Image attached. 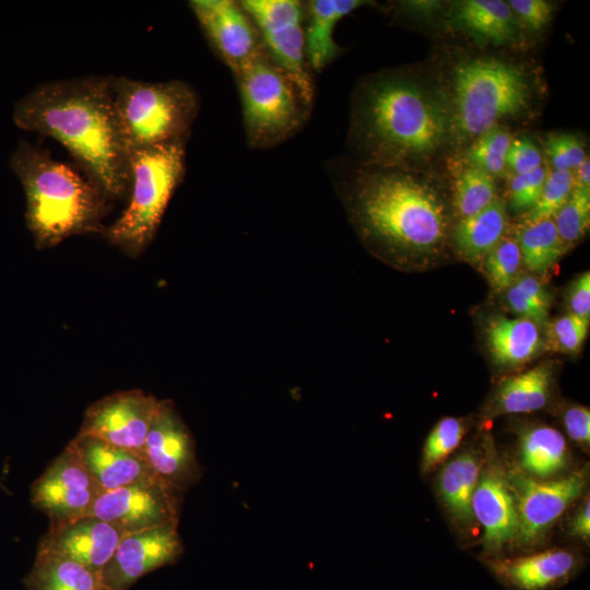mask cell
<instances>
[{"label": "cell", "mask_w": 590, "mask_h": 590, "mask_svg": "<svg viewBox=\"0 0 590 590\" xmlns=\"http://www.w3.org/2000/svg\"><path fill=\"white\" fill-rule=\"evenodd\" d=\"M507 212L504 201L495 199L481 212L460 219L452 238L459 255L477 263L506 236Z\"/></svg>", "instance_id": "d4e9b609"}, {"label": "cell", "mask_w": 590, "mask_h": 590, "mask_svg": "<svg viewBox=\"0 0 590 590\" xmlns=\"http://www.w3.org/2000/svg\"><path fill=\"white\" fill-rule=\"evenodd\" d=\"M349 204L364 238L390 253H436L446 239L448 214L438 190L406 167L365 165Z\"/></svg>", "instance_id": "3957f363"}, {"label": "cell", "mask_w": 590, "mask_h": 590, "mask_svg": "<svg viewBox=\"0 0 590 590\" xmlns=\"http://www.w3.org/2000/svg\"><path fill=\"white\" fill-rule=\"evenodd\" d=\"M506 165L515 172V175L528 174L542 166V154L528 138H518L511 140Z\"/></svg>", "instance_id": "60d3db41"}, {"label": "cell", "mask_w": 590, "mask_h": 590, "mask_svg": "<svg viewBox=\"0 0 590 590\" xmlns=\"http://www.w3.org/2000/svg\"><path fill=\"white\" fill-rule=\"evenodd\" d=\"M546 175L543 166L528 174L515 175L510 182L511 206L517 211L532 209L540 198Z\"/></svg>", "instance_id": "f35d334b"}, {"label": "cell", "mask_w": 590, "mask_h": 590, "mask_svg": "<svg viewBox=\"0 0 590 590\" xmlns=\"http://www.w3.org/2000/svg\"><path fill=\"white\" fill-rule=\"evenodd\" d=\"M182 552L178 526L125 535L99 574L102 590H128L150 571L176 562Z\"/></svg>", "instance_id": "9a60e30c"}, {"label": "cell", "mask_w": 590, "mask_h": 590, "mask_svg": "<svg viewBox=\"0 0 590 590\" xmlns=\"http://www.w3.org/2000/svg\"><path fill=\"white\" fill-rule=\"evenodd\" d=\"M186 141L130 151L129 200L121 215L104 227L106 239L138 257L153 240L165 210L186 169Z\"/></svg>", "instance_id": "8992f818"}, {"label": "cell", "mask_w": 590, "mask_h": 590, "mask_svg": "<svg viewBox=\"0 0 590 590\" xmlns=\"http://www.w3.org/2000/svg\"><path fill=\"white\" fill-rule=\"evenodd\" d=\"M511 137L505 129L495 127L475 139L467 156L471 165L489 175H502L506 168V157Z\"/></svg>", "instance_id": "836d02e7"}, {"label": "cell", "mask_w": 590, "mask_h": 590, "mask_svg": "<svg viewBox=\"0 0 590 590\" xmlns=\"http://www.w3.org/2000/svg\"><path fill=\"white\" fill-rule=\"evenodd\" d=\"M184 493L157 476L104 492L88 516L102 519L123 536L178 526Z\"/></svg>", "instance_id": "30bf717a"}, {"label": "cell", "mask_w": 590, "mask_h": 590, "mask_svg": "<svg viewBox=\"0 0 590 590\" xmlns=\"http://www.w3.org/2000/svg\"><path fill=\"white\" fill-rule=\"evenodd\" d=\"M507 3L516 20L531 31L543 30L554 12L553 3L545 0H510Z\"/></svg>", "instance_id": "ab89813d"}, {"label": "cell", "mask_w": 590, "mask_h": 590, "mask_svg": "<svg viewBox=\"0 0 590 590\" xmlns=\"http://www.w3.org/2000/svg\"><path fill=\"white\" fill-rule=\"evenodd\" d=\"M566 249L579 241L590 224V188L575 186L570 197L553 216Z\"/></svg>", "instance_id": "d6a6232c"}, {"label": "cell", "mask_w": 590, "mask_h": 590, "mask_svg": "<svg viewBox=\"0 0 590 590\" xmlns=\"http://www.w3.org/2000/svg\"><path fill=\"white\" fill-rule=\"evenodd\" d=\"M189 7L209 44L234 74L264 49L257 27L240 3L191 0Z\"/></svg>", "instance_id": "2e32d148"}, {"label": "cell", "mask_w": 590, "mask_h": 590, "mask_svg": "<svg viewBox=\"0 0 590 590\" xmlns=\"http://www.w3.org/2000/svg\"><path fill=\"white\" fill-rule=\"evenodd\" d=\"M116 115L129 151L186 141L199 111V97L182 81L148 82L113 76Z\"/></svg>", "instance_id": "52a82bcc"}, {"label": "cell", "mask_w": 590, "mask_h": 590, "mask_svg": "<svg viewBox=\"0 0 590 590\" xmlns=\"http://www.w3.org/2000/svg\"><path fill=\"white\" fill-rule=\"evenodd\" d=\"M68 446L104 492L156 476L143 455L101 438L76 434Z\"/></svg>", "instance_id": "d6986e66"}, {"label": "cell", "mask_w": 590, "mask_h": 590, "mask_svg": "<svg viewBox=\"0 0 590 590\" xmlns=\"http://www.w3.org/2000/svg\"><path fill=\"white\" fill-rule=\"evenodd\" d=\"M25 585L30 590H102L95 573L71 558L42 550H37Z\"/></svg>", "instance_id": "484cf974"}, {"label": "cell", "mask_w": 590, "mask_h": 590, "mask_svg": "<svg viewBox=\"0 0 590 590\" xmlns=\"http://www.w3.org/2000/svg\"><path fill=\"white\" fill-rule=\"evenodd\" d=\"M575 186L582 188H590V163L587 157L585 162L576 169V176L574 175Z\"/></svg>", "instance_id": "f6af8a7d"}, {"label": "cell", "mask_w": 590, "mask_h": 590, "mask_svg": "<svg viewBox=\"0 0 590 590\" xmlns=\"http://www.w3.org/2000/svg\"><path fill=\"white\" fill-rule=\"evenodd\" d=\"M158 403L155 397L139 389L114 392L88 405L78 434L143 455Z\"/></svg>", "instance_id": "4fadbf2b"}, {"label": "cell", "mask_w": 590, "mask_h": 590, "mask_svg": "<svg viewBox=\"0 0 590 590\" xmlns=\"http://www.w3.org/2000/svg\"><path fill=\"white\" fill-rule=\"evenodd\" d=\"M494 574L517 590H545L567 580L577 568L576 556L566 550H550L488 562Z\"/></svg>", "instance_id": "ffe728a7"}, {"label": "cell", "mask_w": 590, "mask_h": 590, "mask_svg": "<svg viewBox=\"0 0 590 590\" xmlns=\"http://www.w3.org/2000/svg\"><path fill=\"white\" fill-rule=\"evenodd\" d=\"M563 422L569 437L582 445L590 441V411L587 406L569 405L564 414Z\"/></svg>", "instance_id": "b9f144b4"}, {"label": "cell", "mask_w": 590, "mask_h": 590, "mask_svg": "<svg viewBox=\"0 0 590 590\" xmlns=\"http://www.w3.org/2000/svg\"><path fill=\"white\" fill-rule=\"evenodd\" d=\"M123 538L113 526L93 516L49 527L38 550L71 558L98 577Z\"/></svg>", "instance_id": "e0dca14e"}, {"label": "cell", "mask_w": 590, "mask_h": 590, "mask_svg": "<svg viewBox=\"0 0 590 590\" xmlns=\"http://www.w3.org/2000/svg\"><path fill=\"white\" fill-rule=\"evenodd\" d=\"M532 92L529 74L516 63L493 57L459 62L448 103L453 135L476 139L499 121L523 115Z\"/></svg>", "instance_id": "5b68a950"}, {"label": "cell", "mask_w": 590, "mask_h": 590, "mask_svg": "<svg viewBox=\"0 0 590 590\" xmlns=\"http://www.w3.org/2000/svg\"><path fill=\"white\" fill-rule=\"evenodd\" d=\"M239 3L257 27L268 56L311 103L315 88L305 50L304 5L296 0H244Z\"/></svg>", "instance_id": "9c48e42d"}, {"label": "cell", "mask_w": 590, "mask_h": 590, "mask_svg": "<svg viewBox=\"0 0 590 590\" xmlns=\"http://www.w3.org/2000/svg\"><path fill=\"white\" fill-rule=\"evenodd\" d=\"M14 125L61 143L109 201L128 193L130 151L116 115L113 75L38 84L13 105Z\"/></svg>", "instance_id": "6da1fadb"}, {"label": "cell", "mask_w": 590, "mask_h": 590, "mask_svg": "<svg viewBox=\"0 0 590 590\" xmlns=\"http://www.w3.org/2000/svg\"><path fill=\"white\" fill-rule=\"evenodd\" d=\"M481 463L476 453L467 451L448 462L439 474V494L452 516L463 523L474 518L471 503Z\"/></svg>", "instance_id": "83f0119b"}, {"label": "cell", "mask_w": 590, "mask_h": 590, "mask_svg": "<svg viewBox=\"0 0 590 590\" xmlns=\"http://www.w3.org/2000/svg\"><path fill=\"white\" fill-rule=\"evenodd\" d=\"M568 308L570 314L590 319V272L578 275L568 290Z\"/></svg>", "instance_id": "7bdbcfd3"}, {"label": "cell", "mask_w": 590, "mask_h": 590, "mask_svg": "<svg viewBox=\"0 0 590 590\" xmlns=\"http://www.w3.org/2000/svg\"><path fill=\"white\" fill-rule=\"evenodd\" d=\"M544 150L554 170H576L587 158L580 140L570 133H552L544 141Z\"/></svg>", "instance_id": "74e56055"}, {"label": "cell", "mask_w": 590, "mask_h": 590, "mask_svg": "<svg viewBox=\"0 0 590 590\" xmlns=\"http://www.w3.org/2000/svg\"><path fill=\"white\" fill-rule=\"evenodd\" d=\"M9 165L24 190L26 226L38 249L103 232L109 200L85 175L24 139L11 153Z\"/></svg>", "instance_id": "277c9868"}, {"label": "cell", "mask_w": 590, "mask_h": 590, "mask_svg": "<svg viewBox=\"0 0 590 590\" xmlns=\"http://www.w3.org/2000/svg\"><path fill=\"white\" fill-rule=\"evenodd\" d=\"M143 456L158 479L184 494L202 477L192 434L169 400H160Z\"/></svg>", "instance_id": "7c38bea8"}, {"label": "cell", "mask_w": 590, "mask_h": 590, "mask_svg": "<svg viewBox=\"0 0 590 590\" xmlns=\"http://www.w3.org/2000/svg\"><path fill=\"white\" fill-rule=\"evenodd\" d=\"M574 188V172L553 170L547 174L538 202L526 214V223L553 219Z\"/></svg>", "instance_id": "e575fe53"}, {"label": "cell", "mask_w": 590, "mask_h": 590, "mask_svg": "<svg viewBox=\"0 0 590 590\" xmlns=\"http://www.w3.org/2000/svg\"><path fill=\"white\" fill-rule=\"evenodd\" d=\"M453 22L480 43L514 44L519 24L507 1L461 0L453 3Z\"/></svg>", "instance_id": "44dd1931"}, {"label": "cell", "mask_w": 590, "mask_h": 590, "mask_svg": "<svg viewBox=\"0 0 590 590\" xmlns=\"http://www.w3.org/2000/svg\"><path fill=\"white\" fill-rule=\"evenodd\" d=\"M522 264L532 273L542 274L552 269L567 251L553 219L526 223L516 238Z\"/></svg>", "instance_id": "f1b7e54d"}, {"label": "cell", "mask_w": 590, "mask_h": 590, "mask_svg": "<svg viewBox=\"0 0 590 590\" xmlns=\"http://www.w3.org/2000/svg\"><path fill=\"white\" fill-rule=\"evenodd\" d=\"M496 185L488 173L470 165L457 177L455 208L460 219L474 215L496 199Z\"/></svg>", "instance_id": "4dcf8cb0"}, {"label": "cell", "mask_w": 590, "mask_h": 590, "mask_svg": "<svg viewBox=\"0 0 590 590\" xmlns=\"http://www.w3.org/2000/svg\"><path fill=\"white\" fill-rule=\"evenodd\" d=\"M589 331V320L567 312L550 324L548 338L554 350L563 353H578Z\"/></svg>", "instance_id": "8d00e7d4"}, {"label": "cell", "mask_w": 590, "mask_h": 590, "mask_svg": "<svg viewBox=\"0 0 590 590\" xmlns=\"http://www.w3.org/2000/svg\"><path fill=\"white\" fill-rule=\"evenodd\" d=\"M473 517L483 526V543L489 554H497L516 539L518 521L514 496L507 479L487 463L480 474L472 496Z\"/></svg>", "instance_id": "ac0fdd59"}, {"label": "cell", "mask_w": 590, "mask_h": 590, "mask_svg": "<svg viewBox=\"0 0 590 590\" xmlns=\"http://www.w3.org/2000/svg\"><path fill=\"white\" fill-rule=\"evenodd\" d=\"M363 0H312L307 4L305 50L309 68L320 72L339 54L333 31L337 23L357 8Z\"/></svg>", "instance_id": "603a6c76"}, {"label": "cell", "mask_w": 590, "mask_h": 590, "mask_svg": "<svg viewBox=\"0 0 590 590\" xmlns=\"http://www.w3.org/2000/svg\"><path fill=\"white\" fill-rule=\"evenodd\" d=\"M485 337L493 359L500 366L528 363L544 347L540 326L522 317L491 318L485 327Z\"/></svg>", "instance_id": "7402d4cb"}, {"label": "cell", "mask_w": 590, "mask_h": 590, "mask_svg": "<svg viewBox=\"0 0 590 590\" xmlns=\"http://www.w3.org/2000/svg\"><path fill=\"white\" fill-rule=\"evenodd\" d=\"M505 293V303L518 317L539 326L545 322L551 308V295L542 281L532 274H521Z\"/></svg>", "instance_id": "f546056e"}, {"label": "cell", "mask_w": 590, "mask_h": 590, "mask_svg": "<svg viewBox=\"0 0 590 590\" xmlns=\"http://www.w3.org/2000/svg\"><path fill=\"white\" fill-rule=\"evenodd\" d=\"M519 460L526 472L539 477L550 476L567 463L564 436L547 425H533L519 434Z\"/></svg>", "instance_id": "4316f807"}, {"label": "cell", "mask_w": 590, "mask_h": 590, "mask_svg": "<svg viewBox=\"0 0 590 590\" xmlns=\"http://www.w3.org/2000/svg\"><path fill=\"white\" fill-rule=\"evenodd\" d=\"M251 148H270L294 135L308 118L309 103L263 49L235 74Z\"/></svg>", "instance_id": "ba28073f"}, {"label": "cell", "mask_w": 590, "mask_h": 590, "mask_svg": "<svg viewBox=\"0 0 590 590\" xmlns=\"http://www.w3.org/2000/svg\"><path fill=\"white\" fill-rule=\"evenodd\" d=\"M553 377V363L544 362L505 378L495 391L492 410L495 414H517L544 408L551 396Z\"/></svg>", "instance_id": "cb8c5ba5"}, {"label": "cell", "mask_w": 590, "mask_h": 590, "mask_svg": "<svg viewBox=\"0 0 590 590\" xmlns=\"http://www.w3.org/2000/svg\"><path fill=\"white\" fill-rule=\"evenodd\" d=\"M103 493L67 445L33 483L31 500L47 516L49 527H57L88 516Z\"/></svg>", "instance_id": "8fae6325"}, {"label": "cell", "mask_w": 590, "mask_h": 590, "mask_svg": "<svg viewBox=\"0 0 590 590\" xmlns=\"http://www.w3.org/2000/svg\"><path fill=\"white\" fill-rule=\"evenodd\" d=\"M506 479L517 511L516 540L521 544L535 543L567 506L582 494L587 482L583 472L556 481H536L521 473H511Z\"/></svg>", "instance_id": "5bb4252c"}, {"label": "cell", "mask_w": 590, "mask_h": 590, "mask_svg": "<svg viewBox=\"0 0 590 590\" xmlns=\"http://www.w3.org/2000/svg\"><path fill=\"white\" fill-rule=\"evenodd\" d=\"M465 433L461 418H441L429 433L423 450V469L430 470L449 456L460 444Z\"/></svg>", "instance_id": "d590c367"}, {"label": "cell", "mask_w": 590, "mask_h": 590, "mask_svg": "<svg viewBox=\"0 0 590 590\" xmlns=\"http://www.w3.org/2000/svg\"><path fill=\"white\" fill-rule=\"evenodd\" d=\"M452 135L448 102L409 76L378 75L354 99L351 138L365 165L408 167L430 160Z\"/></svg>", "instance_id": "7a4b0ae2"}, {"label": "cell", "mask_w": 590, "mask_h": 590, "mask_svg": "<svg viewBox=\"0 0 590 590\" xmlns=\"http://www.w3.org/2000/svg\"><path fill=\"white\" fill-rule=\"evenodd\" d=\"M571 532L583 539L588 540L590 535V512H589V498L586 499L581 509L578 511L571 523Z\"/></svg>", "instance_id": "ee69618b"}, {"label": "cell", "mask_w": 590, "mask_h": 590, "mask_svg": "<svg viewBox=\"0 0 590 590\" xmlns=\"http://www.w3.org/2000/svg\"><path fill=\"white\" fill-rule=\"evenodd\" d=\"M482 262L487 280L496 292H504L522 274L519 245L512 237L505 236Z\"/></svg>", "instance_id": "1f68e13d"}]
</instances>
